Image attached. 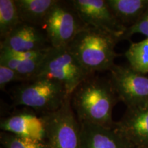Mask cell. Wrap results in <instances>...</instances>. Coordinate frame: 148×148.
Listing matches in <instances>:
<instances>
[{"label": "cell", "instance_id": "obj_3", "mask_svg": "<svg viewBox=\"0 0 148 148\" xmlns=\"http://www.w3.org/2000/svg\"><path fill=\"white\" fill-rule=\"evenodd\" d=\"M69 97L60 82L39 77L22 82L12 91V98L14 106H25L43 115L58 110Z\"/></svg>", "mask_w": 148, "mask_h": 148}, {"label": "cell", "instance_id": "obj_12", "mask_svg": "<svg viewBox=\"0 0 148 148\" xmlns=\"http://www.w3.org/2000/svg\"><path fill=\"white\" fill-rule=\"evenodd\" d=\"M80 148H132L114 127L80 123Z\"/></svg>", "mask_w": 148, "mask_h": 148}, {"label": "cell", "instance_id": "obj_2", "mask_svg": "<svg viewBox=\"0 0 148 148\" xmlns=\"http://www.w3.org/2000/svg\"><path fill=\"white\" fill-rule=\"evenodd\" d=\"M118 38L108 33L87 26L80 31L67 47L91 74L110 71L119 54L115 51Z\"/></svg>", "mask_w": 148, "mask_h": 148}, {"label": "cell", "instance_id": "obj_15", "mask_svg": "<svg viewBox=\"0 0 148 148\" xmlns=\"http://www.w3.org/2000/svg\"><path fill=\"white\" fill-rule=\"evenodd\" d=\"M47 51L38 56L25 60H16L0 53V64L8 66L27 80H30L34 79L38 73L42 61Z\"/></svg>", "mask_w": 148, "mask_h": 148}, {"label": "cell", "instance_id": "obj_7", "mask_svg": "<svg viewBox=\"0 0 148 148\" xmlns=\"http://www.w3.org/2000/svg\"><path fill=\"white\" fill-rule=\"evenodd\" d=\"M109 72L119 101L127 108L148 103V77L130 66L114 64Z\"/></svg>", "mask_w": 148, "mask_h": 148}, {"label": "cell", "instance_id": "obj_10", "mask_svg": "<svg viewBox=\"0 0 148 148\" xmlns=\"http://www.w3.org/2000/svg\"><path fill=\"white\" fill-rule=\"evenodd\" d=\"M114 128L133 147L148 148V103L127 108Z\"/></svg>", "mask_w": 148, "mask_h": 148}, {"label": "cell", "instance_id": "obj_9", "mask_svg": "<svg viewBox=\"0 0 148 148\" xmlns=\"http://www.w3.org/2000/svg\"><path fill=\"white\" fill-rule=\"evenodd\" d=\"M1 132L20 137L46 141L45 122L42 115L26 108L14 112L0 122Z\"/></svg>", "mask_w": 148, "mask_h": 148}, {"label": "cell", "instance_id": "obj_21", "mask_svg": "<svg viewBox=\"0 0 148 148\" xmlns=\"http://www.w3.org/2000/svg\"><path fill=\"white\" fill-rule=\"evenodd\" d=\"M132 148H137V147H132Z\"/></svg>", "mask_w": 148, "mask_h": 148}, {"label": "cell", "instance_id": "obj_19", "mask_svg": "<svg viewBox=\"0 0 148 148\" xmlns=\"http://www.w3.org/2000/svg\"><path fill=\"white\" fill-rule=\"evenodd\" d=\"M137 33L145 35L148 38V9L136 23L127 27L122 40H129L133 34Z\"/></svg>", "mask_w": 148, "mask_h": 148}, {"label": "cell", "instance_id": "obj_5", "mask_svg": "<svg viewBox=\"0 0 148 148\" xmlns=\"http://www.w3.org/2000/svg\"><path fill=\"white\" fill-rule=\"evenodd\" d=\"M86 27L69 1L58 0L40 28L45 33L51 47L59 48L67 47Z\"/></svg>", "mask_w": 148, "mask_h": 148}, {"label": "cell", "instance_id": "obj_6", "mask_svg": "<svg viewBox=\"0 0 148 148\" xmlns=\"http://www.w3.org/2000/svg\"><path fill=\"white\" fill-rule=\"evenodd\" d=\"M49 148H80L81 127L70 97L58 110L43 114Z\"/></svg>", "mask_w": 148, "mask_h": 148}, {"label": "cell", "instance_id": "obj_13", "mask_svg": "<svg viewBox=\"0 0 148 148\" xmlns=\"http://www.w3.org/2000/svg\"><path fill=\"white\" fill-rule=\"evenodd\" d=\"M58 0H14L23 23L41 27L42 23Z\"/></svg>", "mask_w": 148, "mask_h": 148}, {"label": "cell", "instance_id": "obj_8", "mask_svg": "<svg viewBox=\"0 0 148 148\" xmlns=\"http://www.w3.org/2000/svg\"><path fill=\"white\" fill-rule=\"evenodd\" d=\"M69 3L86 26L108 33L119 41L126 30L109 7L106 0H70Z\"/></svg>", "mask_w": 148, "mask_h": 148}, {"label": "cell", "instance_id": "obj_17", "mask_svg": "<svg viewBox=\"0 0 148 148\" xmlns=\"http://www.w3.org/2000/svg\"><path fill=\"white\" fill-rule=\"evenodd\" d=\"M125 56L129 66L136 71L142 74L148 73V38L141 41L132 42Z\"/></svg>", "mask_w": 148, "mask_h": 148}, {"label": "cell", "instance_id": "obj_11", "mask_svg": "<svg viewBox=\"0 0 148 148\" xmlns=\"http://www.w3.org/2000/svg\"><path fill=\"white\" fill-rule=\"evenodd\" d=\"M51 47L45 33L40 27L23 22L0 42V49L13 52L45 51Z\"/></svg>", "mask_w": 148, "mask_h": 148}, {"label": "cell", "instance_id": "obj_4", "mask_svg": "<svg viewBox=\"0 0 148 148\" xmlns=\"http://www.w3.org/2000/svg\"><path fill=\"white\" fill-rule=\"evenodd\" d=\"M90 75L67 47H51L45 53L35 77H47L58 81L71 95Z\"/></svg>", "mask_w": 148, "mask_h": 148}, {"label": "cell", "instance_id": "obj_1", "mask_svg": "<svg viewBox=\"0 0 148 148\" xmlns=\"http://www.w3.org/2000/svg\"><path fill=\"white\" fill-rule=\"evenodd\" d=\"M119 101L110 77L92 74L70 95V102L79 123L114 127L112 112Z\"/></svg>", "mask_w": 148, "mask_h": 148}, {"label": "cell", "instance_id": "obj_14", "mask_svg": "<svg viewBox=\"0 0 148 148\" xmlns=\"http://www.w3.org/2000/svg\"><path fill=\"white\" fill-rule=\"evenodd\" d=\"M114 15L127 28L148 9V0H106Z\"/></svg>", "mask_w": 148, "mask_h": 148}, {"label": "cell", "instance_id": "obj_16", "mask_svg": "<svg viewBox=\"0 0 148 148\" xmlns=\"http://www.w3.org/2000/svg\"><path fill=\"white\" fill-rule=\"evenodd\" d=\"M22 21L14 0H0V38H6Z\"/></svg>", "mask_w": 148, "mask_h": 148}, {"label": "cell", "instance_id": "obj_20", "mask_svg": "<svg viewBox=\"0 0 148 148\" xmlns=\"http://www.w3.org/2000/svg\"><path fill=\"white\" fill-rule=\"evenodd\" d=\"M28 81L15 71L8 66L0 64V89L4 91L6 85L12 82H24Z\"/></svg>", "mask_w": 148, "mask_h": 148}, {"label": "cell", "instance_id": "obj_18", "mask_svg": "<svg viewBox=\"0 0 148 148\" xmlns=\"http://www.w3.org/2000/svg\"><path fill=\"white\" fill-rule=\"evenodd\" d=\"M1 148H49L47 142L23 138L10 133H0Z\"/></svg>", "mask_w": 148, "mask_h": 148}]
</instances>
